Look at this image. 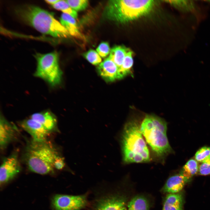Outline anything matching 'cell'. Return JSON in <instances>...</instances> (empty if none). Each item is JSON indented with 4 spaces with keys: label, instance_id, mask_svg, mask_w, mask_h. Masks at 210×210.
<instances>
[{
    "label": "cell",
    "instance_id": "obj_1",
    "mask_svg": "<svg viewBox=\"0 0 210 210\" xmlns=\"http://www.w3.org/2000/svg\"><path fill=\"white\" fill-rule=\"evenodd\" d=\"M61 155L56 147L48 140L39 141L32 139L27 143L22 159L31 171L45 175L53 172L55 162Z\"/></svg>",
    "mask_w": 210,
    "mask_h": 210
},
{
    "label": "cell",
    "instance_id": "obj_2",
    "mask_svg": "<svg viewBox=\"0 0 210 210\" xmlns=\"http://www.w3.org/2000/svg\"><path fill=\"white\" fill-rule=\"evenodd\" d=\"M16 15L22 20L40 33L54 37L66 38L69 34L51 13L32 5L16 7Z\"/></svg>",
    "mask_w": 210,
    "mask_h": 210
},
{
    "label": "cell",
    "instance_id": "obj_3",
    "mask_svg": "<svg viewBox=\"0 0 210 210\" xmlns=\"http://www.w3.org/2000/svg\"><path fill=\"white\" fill-rule=\"evenodd\" d=\"M124 163H145L150 160L149 151L140 130V125L135 119L125 124L121 138Z\"/></svg>",
    "mask_w": 210,
    "mask_h": 210
},
{
    "label": "cell",
    "instance_id": "obj_4",
    "mask_svg": "<svg viewBox=\"0 0 210 210\" xmlns=\"http://www.w3.org/2000/svg\"><path fill=\"white\" fill-rule=\"evenodd\" d=\"M167 125L163 119L152 115H146L140 124L142 135L159 157H163L173 152L167 136Z\"/></svg>",
    "mask_w": 210,
    "mask_h": 210
},
{
    "label": "cell",
    "instance_id": "obj_5",
    "mask_svg": "<svg viewBox=\"0 0 210 210\" xmlns=\"http://www.w3.org/2000/svg\"><path fill=\"white\" fill-rule=\"evenodd\" d=\"M153 4V0L109 1L104 12L107 19L124 22L137 18L148 12Z\"/></svg>",
    "mask_w": 210,
    "mask_h": 210
},
{
    "label": "cell",
    "instance_id": "obj_6",
    "mask_svg": "<svg viewBox=\"0 0 210 210\" xmlns=\"http://www.w3.org/2000/svg\"><path fill=\"white\" fill-rule=\"evenodd\" d=\"M34 56L37 62L34 76L44 80L52 87L60 84L62 72L59 66L57 52L45 54L36 53Z\"/></svg>",
    "mask_w": 210,
    "mask_h": 210
},
{
    "label": "cell",
    "instance_id": "obj_7",
    "mask_svg": "<svg viewBox=\"0 0 210 210\" xmlns=\"http://www.w3.org/2000/svg\"><path fill=\"white\" fill-rule=\"evenodd\" d=\"M87 203L85 195L56 194L51 200V206L54 210H79L85 207Z\"/></svg>",
    "mask_w": 210,
    "mask_h": 210
},
{
    "label": "cell",
    "instance_id": "obj_8",
    "mask_svg": "<svg viewBox=\"0 0 210 210\" xmlns=\"http://www.w3.org/2000/svg\"><path fill=\"white\" fill-rule=\"evenodd\" d=\"M21 167L18 153L15 152L3 160L0 167V184L4 186L20 172Z\"/></svg>",
    "mask_w": 210,
    "mask_h": 210
},
{
    "label": "cell",
    "instance_id": "obj_9",
    "mask_svg": "<svg viewBox=\"0 0 210 210\" xmlns=\"http://www.w3.org/2000/svg\"><path fill=\"white\" fill-rule=\"evenodd\" d=\"M19 124L34 141H43L47 140L50 134L40 123L31 118L20 121Z\"/></svg>",
    "mask_w": 210,
    "mask_h": 210
},
{
    "label": "cell",
    "instance_id": "obj_10",
    "mask_svg": "<svg viewBox=\"0 0 210 210\" xmlns=\"http://www.w3.org/2000/svg\"><path fill=\"white\" fill-rule=\"evenodd\" d=\"M17 128L14 124L7 121L3 116L0 119V147L4 149L16 138Z\"/></svg>",
    "mask_w": 210,
    "mask_h": 210
},
{
    "label": "cell",
    "instance_id": "obj_11",
    "mask_svg": "<svg viewBox=\"0 0 210 210\" xmlns=\"http://www.w3.org/2000/svg\"><path fill=\"white\" fill-rule=\"evenodd\" d=\"M127 198L124 195L116 194L100 200L95 210H120L125 206Z\"/></svg>",
    "mask_w": 210,
    "mask_h": 210
},
{
    "label": "cell",
    "instance_id": "obj_12",
    "mask_svg": "<svg viewBox=\"0 0 210 210\" xmlns=\"http://www.w3.org/2000/svg\"><path fill=\"white\" fill-rule=\"evenodd\" d=\"M30 118L40 123L50 134L59 131L56 117L49 111L34 113Z\"/></svg>",
    "mask_w": 210,
    "mask_h": 210
},
{
    "label": "cell",
    "instance_id": "obj_13",
    "mask_svg": "<svg viewBox=\"0 0 210 210\" xmlns=\"http://www.w3.org/2000/svg\"><path fill=\"white\" fill-rule=\"evenodd\" d=\"M118 68L108 57L99 65L97 70L100 76L106 80L112 82L118 79Z\"/></svg>",
    "mask_w": 210,
    "mask_h": 210
},
{
    "label": "cell",
    "instance_id": "obj_14",
    "mask_svg": "<svg viewBox=\"0 0 210 210\" xmlns=\"http://www.w3.org/2000/svg\"><path fill=\"white\" fill-rule=\"evenodd\" d=\"M190 181L180 173L169 177L162 188L164 193H174L179 192L186 184Z\"/></svg>",
    "mask_w": 210,
    "mask_h": 210
},
{
    "label": "cell",
    "instance_id": "obj_15",
    "mask_svg": "<svg viewBox=\"0 0 210 210\" xmlns=\"http://www.w3.org/2000/svg\"><path fill=\"white\" fill-rule=\"evenodd\" d=\"M183 197L179 193H169L166 197L162 210H183Z\"/></svg>",
    "mask_w": 210,
    "mask_h": 210
},
{
    "label": "cell",
    "instance_id": "obj_16",
    "mask_svg": "<svg viewBox=\"0 0 210 210\" xmlns=\"http://www.w3.org/2000/svg\"><path fill=\"white\" fill-rule=\"evenodd\" d=\"M60 22L67 30L70 35L79 39L83 38V35L79 30L75 18L68 14L62 13Z\"/></svg>",
    "mask_w": 210,
    "mask_h": 210
},
{
    "label": "cell",
    "instance_id": "obj_17",
    "mask_svg": "<svg viewBox=\"0 0 210 210\" xmlns=\"http://www.w3.org/2000/svg\"><path fill=\"white\" fill-rule=\"evenodd\" d=\"M128 49L122 46H116L110 50L108 57L116 65L118 69L121 66Z\"/></svg>",
    "mask_w": 210,
    "mask_h": 210
},
{
    "label": "cell",
    "instance_id": "obj_18",
    "mask_svg": "<svg viewBox=\"0 0 210 210\" xmlns=\"http://www.w3.org/2000/svg\"><path fill=\"white\" fill-rule=\"evenodd\" d=\"M150 203L143 195H137L132 198L128 204V210H149Z\"/></svg>",
    "mask_w": 210,
    "mask_h": 210
},
{
    "label": "cell",
    "instance_id": "obj_19",
    "mask_svg": "<svg viewBox=\"0 0 210 210\" xmlns=\"http://www.w3.org/2000/svg\"><path fill=\"white\" fill-rule=\"evenodd\" d=\"M132 52L128 50L121 66L118 69V79L122 78L131 74V69L133 63L132 57Z\"/></svg>",
    "mask_w": 210,
    "mask_h": 210
},
{
    "label": "cell",
    "instance_id": "obj_20",
    "mask_svg": "<svg viewBox=\"0 0 210 210\" xmlns=\"http://www.w3.org/2000/svg\"><path fill=\"white\" fill-rule=\"evenodd\" d=\"M198 169L197 162L195 160L192 159L188 161L183 167L179 173L190 181L197 173Z\"/></svg>",
    "mask_w": 210,
    "mask_h": 210
},
{
    "label": "cell",
    "instance_id": "obj_21",
    "mask_svg": "<svg viewBox=\"0 0 210 210\" xmlns=\"http://www.w3.org/2000/svg\"><path fill=\"white\" fill-rule=\"evenodd\" d=\"M52 6L55 9L60 10L64 13L69 15L75 19L77 17V12L71 8L66 0H59Z\"/></svg>",
    "mask_w": 210,
    "mask_h": 210
},
{
    "label": "cell",
    "instance_id": "obj_22",
    "mask_svg": "<svg viewBox=\"0 0 210 210\" xmlns=\"http://www.w3.org/2000/svg\"><path fill=\"white\" fill-rule=\"evenodd\" d=\"M84 56L88 62L94 65L99 64L102 62L101 58L98 52L92 49L85 53Z\"/></svg>",
    "mask_w": 210,
    "mask_h": 210
},
{
    "label": "cell",
    "instance_id": "obj_23",
    "mask_svg": "<svg viewBox=\"0 0 210 210\" xmlns=\"http://www.w3.org/2000/svg\"><path fill=\"white\" fill-rule=\"evenodd\" d=\"M66 1L71 8L76 12L85 9L88 4V1L87 0H67Z\"/></svg>",
    "mask_w": 210,
    "mask_h": 210
},
{
    "label": "cell",
    "instance_id": "obj_24",
    "mask_svg": "<svg viewBox=\"0 0 210 210\" xmlns=\"http://www.w3.org/2000/svg\"><path fill=\"white\" fill-rule=\"evenodd\" d=\"M197 173L201 175L210 174V155L206 158L198 166Z\"/></svg>",
    "mask_w": 210,
    "mask_h": 210
},
{
    "label": "cell",
    "instance_id": "obj_25",
    "mask_svg": "<svg viewBox=\"0 0 210 210\" xmlns=\"http://www.w3.org/2000/svg\"><path fill=\"white\" fill-rule=\"evenodd\" d=\"M210 155V147H203L196 153L195 155V160L197 162L201 163Z\"/></svg>",
    "mask_w": 210,
    "mask_h": 210
},
{
    "label": "cell",
    "instance_id": "obj_26",
    "mask_svg": "<svg viewBox=\"0 0 210 210\" xmlns=\"http://www.w3.org/2000/svg\"><path fill=\"white\" fill-rule=\"evenodd\" d=\"M96 50L100 57H106L110 52L109 44L106 42L101 43L97 48Z\"/></svg>",
    "mask_w": 210,
    "mask_h": 210
},
{
    "label": "cell",
    "instance_id": "obj_27",
    "mask_svg": "<svg viewBox=\"0 0 210 210\" xmlns=\"http://www.w3.org/2000/svg\"><path fill=\"white\" fill-rule=\"evenodd\" d=\"M171 2L174 4L181 7L184 11H189L194 8V5L192 3L188 1H171Z\"/></svg>",
    "mask_w": 210,
    "mask_h": 210
},
{
    "label": "cell",
    "instance_id": "obj_28",
    "mask_svg": "<svg viewBox=\"0 0 210 210\" xmlns=\"http://www.w3.org/2000/svg\"><path fill=\"white\" fill-rule=\"evenodd\" d=\"M59 1V0H46L45 1L47 3L52 6L57 3Z\"/></svg>",
    "mask_w": 210,
    "mask_h": 210
},
{
    "label": "cell",
    "instance_id": "obj_29",
    "mask_svg": "<svg viewBox=\"0 0 210 210\" xmlns=\"http://www.w3.org/2000/svg\"><path fill=\"white\" fill-rule=\"evenodd\" d=\"M120 210H127V209L125 206H124Z\"/></svg>",
    "mask_w": 210,
    "mask_h": 210
}]
</instances>
